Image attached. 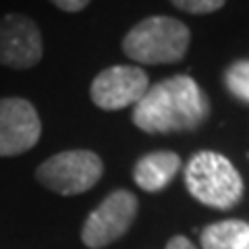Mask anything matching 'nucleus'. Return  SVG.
Returning a JSON list of instances; mask_svg holds the SVG:
<instances>
[{"mask_svg":"<svg viewBox=\"0 0 249 249\" xmlns=\"http://www.w3.org/2000/svg\"><path fill=\"white\" fill-rule=\"evenodd\" d=\"M104 175V162L89 150H69L52 156L36 170V178L58 196L89 191Z\"/></svg>","mask_w":249,"mask_h":249,"instance_id":"nucleus-4","label":"nucleus"},{"mask_svg":"<svg viewBox=\"0 0 249 249\" xmlns=\"http://www.w3.org/2000/svg\"><path fill=\"white\" fill-rule=\"evenodd\" d=\"M243 249H249V239H247V243H245V247Z\"/></svg>","mask_w":249,"mask_h":249,"instance_id":"nucleus-15","label":"nucleus"},{"mask_svg":"<svg viewBox=\"0 0 249 249\" xmlns=\"http://www.w3.org/2000/svg\"><path fill=\"white\" fill-rule=\"evenodd\" d=\"M166 249H197L196 245L191 243L187 237H181V235H177V237H173L166 243Z\"/></svg>","mask_w":249,"mask_h":249,"instance_id":"nucleus-14","label":"nucleus"},{"mask_svg":"<svg viewBox=\"0 0 249 249\" xmlns=\"http://www.w3.org/2000/svg\"><path fill=\"white\" fill-rule=\"evenodd\" d=\"M42 123L34 104L25 98L0 100V156L25 154L40 142Z\"/></svg>","mask_w":249,"mask_h":249,"instance_id":"nucleus-8","label":"nucleus"},{"mask_svg":"<svg viewBox=\"0 0 249 249\" xmlns=\"http://www.w3.org/2000/svg\"><path fill=\"white\" fill-rule=\"evenodd\" d=\"M150 88L147 73L139 67L114 65L96 75L91 81V102L102 110H123L135 106Z\"/></svg>","mask_w":249,"mask_h":249,"instance_id":"nucleus-6","label":"nucleus"},{"mask_svg":"<svg viewBox=\"0 0 249 249\" xmlns=\"http://www.w3.org/2000/svg\"><path fill=\"white\" fill-rule=\"evenodd\" d=\"M191 42L183 21L156 15L139 21L123 40V52L139 65H173L183 60Z\"/></svg>","mask_w":249,"mask_h":249,"instance_id":"nucleus-2","label":"nucleus"},{"mask_svg":"<svg viewBox=\"0 0 249 249\" xmlns=\"http://www.w3.org/2000/svg\"><path fill=\"white\" fill-rule=\"evenodd\" d=\"M249 239V224L243 220L214 222L201 231V249H243Z\"/></svg>","mask_w":249,"mask_h":249,"instance_id":"nucleus-10","label":"nucleus"},{"mask_svg":"<svg viewBox=\"0 0 249 249\" xmlns=\"http://www.w3.org/2000/svg\"><path fill=\"white\" fill-rule=\"evenodd\" d=\"M137 208L139 201L131 191H112L85 220L81 229L83 245L89 249H102L119 241L131 229L137 216Z\"/></svg>","mask_w":249,"mask_h":249,"instance_id":"nucleus-5","label":"nucleus"},{"mask_svg":"<svg viewBox=\"0 0 249 249\" xmlns=\"http://www.w3.org/2000/svg\"><path fill=\"white\" fill-rule=\"evenodd\" d=\"M222 81L237 100L249 104V60L232 62L227 71H224Z\"/></svg>","mask_w":249,"mask_h":249,"instance_id":"nucleus-11","label":"nucleus"},{"mask_svg":"<svg viewBox=\"0 0 249 249\" xmlns=\"http://www.w3.org/2000/svg\"><path fill=\"white\" fill-rule=\"evenodd\" d=\"M42 54V34L34 19L19 13L0 17V65L23 71L36 67Z\"/></svg>","mask_w":249,"mask_h":249,"instance_id":"nucleus-7","label":"nucleus"},{"mask_svg":"<svg viewBox=\"0 0 249 249\" xmlns=\"http://www.w3.org/2000/svg\"><path fill=\"white\" fill-rule=\"evenodd\" d=\"M181 158L175 152H152L137 160L133 168V181L145 193H158L177 177Z\"/></svg>","mask_w":249,"mask_h":249,"instance_id":"nucleus-9","label":"nucleus"},{"mask_svg":"<svg viewBox=\"0 0 249 249\" xmlns=\"http://www.w3.org/2000/svg\"><path fill=\"white\" fill-rule=\"evenodd\" d=\"M210 102L189 75H175L158 81L133 108V123L150 135L187 133L206 123Z\"/></svg>","mask_w":249,"mask_h":249,"instance_id":"nucleus-1","label":"nucleus"},{"mask_svg":"<svg viewBox=\"0 0 249 249\" xmlns=\"http://www.w3.org/2000/svg\"><path fill=\"white\" fill-rule=\"evenodd\" d=\"M170 2L183 13L208 15V13H216L218 9H222L227 0H170Z\"/></svg>","mask_w":249,"mask_h":249,"instance_id":"nucleus-12","label":"nucleus"},{"mask_svg":"<svg viewBox=\"0 0 249 249\" xmlns=\"http://www.w3.org/2000/svg\"><path fill=\"white\" fill-rule=\"evenodd\" d=\"M50 2L65 13H79L91 2V0H50Z\"/></svg>","mask_w":249,"mask_h":249,"instance_id":"nucleus-13","label":"nucleus"},{"mask_svg":"<svg viewBox=\"0 0 249 249\" xmlns=\"http://www.w3.org/2000/svg\"><path fill=\"white\" fill-rule=\"evenodd\" d=\"M185 185L204 206L231 210L243 197V178L229 158L216 152H197L185 166Z\"/></svg>","mask_w":249,"mask_h":249,"instance_id":"nucleus-3","label":"nucleus"}]
</instances>
